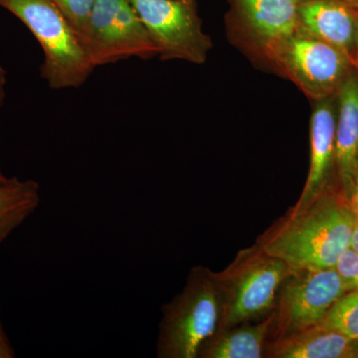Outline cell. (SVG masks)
Returning <instances> with one entry per match:
<instances>
[{
	"label": "cell",
	"mask_w": 358,
	"mask_h": 358,
	"mask_svg": "<svg viewBox=\"0 0 358 358\" xmlns=\"http://www.w3.org/2000/svg\"><path fill=\"white\" fill-rule=\"evenodd\" d=\"M355 220L341 188H334L293 212L289 220L268 235L263 254L287 264L292 272L334 268L352 244Z\"/></svg>",
	"instance_id": "1"
},
{
	"label": "cell",
	"mask_w": 358,
	"mask_h": 358,
	"mask_svg": "<svg viewBox=\"0 0 358 358\" xmlns=\"http://www.w3.org/2000/svg\"><path fill=\"white\" fill-rule=\"evenodd\" d=\"M0 7L17 17L38 41L44 54L40 76L49 88H78L89 79L95 68L81 37L52 0H0Z\"/></svg>",
	"instance_id": "2"
},
{
	"label": "cell",
	"mask_w": 358,
	"mask_h": 358,
	"mask_svg": "<svg viewBox=\"0 0 358 358\" xmlns=\"http://www.w3.org/2000/svg\"><path fill=\"white\" fill-rule=\"evenodd\" d=\"M219 303L208 274L195 270L183 293L164 308L157 355L169 358L199 357L217 326Z\"/></svg>",
	"instance_id": "3"
},
{
	"label": "cell",
	"mask_w": 358,
	"mask_h": 358,
	"mask_svg": "<svg viewBox=\"0 0 358 358\" xmlns=\"http://www.w3.org/2000/svg\"><path fill=\"white\" fill-rule=\"evenodd\" d=\"M231 43L257 67L270 71L275 52L296 32L301 0H227Z\"/></svg>",
	"instance_id": "4"
},
{
	"label": "cell",
	"mask_w": 358,
	"mask_h": 358,
	"mask_svg": "<svg viewBox=\"0 0 358 358\" xmlns=\"http://www.w3.org/2000/svg\"><path fill=\"white\" fill-rule=\"evenodd\" d=\"M355 70L352 56L298 31L279 47L270 68L293 82L312 102L336 95Z\"/></svg>",
	"instance_id": "5"
},
{
	"label": "cell",
	"mask_w": 358,
	"mask_h": 358,
	"mask_svg": "<svg viewBox=\"0 0 358 358\" xmlns=\"http://www.w3.org/2000/svg\"><path fill=\"white\" fill-rule=\"evenodd\" d=\"M80 37L95 69L126 59L147 60L157 56L129 0H95Z\"/></svg>",
	"instance_id": "6"
},
{
	"label": "cell",
	"mask_w": 358,
	"mask_h": 358,
	"mask_svg": "<svg viewBox=\"0 0 358 358\" xmlns=\"http://www.w3.org/2000/svg\"><path fill=\"white\" fill-rule=\"evenodd\" d=\"M162 60L206 62L212 40L202 29L197 1L129 0Z\"/></svg>",
	"instance_id": "7"
},
{
	"label": "cell",
	"mask_w": 358,
	"mask_h": 358,
	"mask_svg": "<svg viewBox=\"0 0 358 358\" xmlns=\"http://www.w3.org/2000/svg\"><path fill=\"white\" fill-rule=\"evenodd\" d=\"M281 300V326L286 336L317 324L348 289L334 268H303L292 272Z\"/></svg>",
	"instance_id": "8"
},
{
	"label": "cell",
	"mask_w": 358,
	"mask_h": 358,
	"mask_svg": "<svg viewBox=\"0 0 358 358\" xmlns=\"http://www.w3.org/2000/svg\"><path fill=\"white\" fill-rule=\"evenodd\" d=\"M312 103L310 169L305 188L293 212L301 210L320 195L339 187L336 154L338 94Z\"/></svg>",
	"instance_id": "9"
},
{
	"label": "cell",
	"mask_w": 358,
	"mask_h": 358,
	"mask_svg": "<svg viewBox=\"0 0 358 358\" xmlns=\"http://www.w3.org/2000/svg\"><path fill=\"white\" fill-rule=\"evenodd\" d=\"M289 266L263 254L250 263L233 284L227 306V322L237 324L265 312L274 303L280 285L289 275Z\"/></svg>",
	"instance_id": "10"
},
{
	"label": "cell",
	"mask_w": 358,
	"mask_h": 358,
	"mask_svg": "<svg viewBox=\"0 0 358 358\" xmlns=\"http://www.w3.org/2000/svg\"><path fill=\"white\" fill-rule=\"evenodd\" d=\"M296 31L355 53L358 14L343 0H301L296 11Z\"/></svg>",
	"instance_id": "11"
},
{
	"label": "cell",
	"mask_w": 358,
	"mask_h": 358,
	"mask_svg": "<svg viewBox=\"0 0 358 358\" xmlns=\"http://www.w3.org/2000/svg\"><path fill=\"white\" fill-rule=\"evenodd\" d=\"M336 173L341 192L350 196L358 169V73L352 74L338 92L336 128Z\"/></svg>",
	"instance_id": "12"
},
{
	"label": "cell",
	"mask_w": 358,
	"mask_h": 358,
	"mask_svg": "<svg viewBox=\"0 0 358 358\" xmlns=\"http://www.w3.org/2000/svg\"><path fill=\"white\" fill-rule=\"evenodd\" d=\"M274 355L282 358L358 357V341L338 331L313 327L278 341Z\"/></svg>",
	"instance_id": "13"
},
{
	"label": "cell",
	"mask_w": 358,
	"mask_h": 358,
	"mask_svg": "<svg viewBox=\"0 0 358 358\" xmlns=\"http://www.w3.org/2000/svg\"><path fill=\"white\" fill-rule=\"evenodd\" d=\"M40 202V186L35 180L11 178L0 183V244L36 211Z\"/></svg>",
	"instance_id": "14"
},
{
	"label": "cell",
	"mask_w": 358,
	"mask_h": 358,
	"mask_svg": "<svg viewBox=\"0 0 358 358\" xmlns=\"http://www.w3.org/2000/svg\"><path fill=\"white\" fill-rule=\"evenodd\" d=\"M272 319L253 327L238 329L204 348L203 357L212 358H259Z\"/></svg>",
	"instance_id": "15"
},
{
	"label": "cell",
	"mask_w": 358,
	"mask_h": 358,
	"mask_svg": "<svg viewBox=\"0 0 358 358\" xmlns=\"http://www.w3.org/2000/svg\"><path fill=\"white\" fill-rule=\"evenodd\" d=\"M315 327L338 331L358 341V289L339 298Z\"/></svg>",
	"instance_id": "16"
},
{
	"label": "cell",
	"mask_w": 358,
	"mask_h": 358,
	"mask_svg": "<svg viewBox=\"0 0 358 358\" xmlns=\"http://www.w3.org/2000/svg\"><path fill=\"white\" fill-rule=\"evenodd\" d=\"M52 1L60 9L61 13L64 14L79 35L81 34L95 3V0H52Z\"/></svg>",
	"instance_id": "17"
},
{
	"label": "cell",
	"mask_w": 358,
	"mask_h": 358,
	"mask_svg": "<svg viewBox=\"0 0 358 358\" xmlns=\"http://www.w3.org/2000/svg\"><path fill=\"white\" fill-rule=\"evenodd\" d=\"M334 268L345 282L348 292L358 289V254L352 247L339 257Z\"/></svg>",
	"instance_id": "18"
},
{
	"label": "cell",
	"mask_w": 358,
	"mask_h": 358,
	"mask_svg": "<svg viewBox=\"0 0 358 358\" xmlns=\"http://www.w3.org/2000/svg\"><path fill=\"white\" fill-rule=\"evenodd\" d=\"M14 357H15V352L9 343V339L2 327L1 320H0V358H13Z\"/></svg>",
	"instance_id": "19"
},
{
	"label": "cell",
	"mask_w": 358,
	"mask_h": 358,
	"mask_svg": "<svg viewBox=\"0 0 358 358\" xmlns=\"http://www.w3.org/2000/svg\"><path fill=\"white\" fill-rule=\"evenodd\" d=\"M348 201L353 213L358 218V169L355 176V180H353L352 190H350Z\"/></svg>",
	"instance_id": "20"
},
{
	"label": "cell",
	"mask_w": 358,
	"mask_h": 358,
	"mask_svg": "<svg viewBox=\"0 0 358 358\" xmlns=\"http://www.w3.org/2000/svg\"><path fill=\"white\" fill-rule=\"evenodd\" d=\"M6 71L0 65V108H1L2 103H3L4 98H6ZM6 176L2 173L1 169H0V183L6 182L7 180Z\"/></svg>",
	"instance_id": "21"
},
{
	"label": "cell",
	"mask_w": 358,
	"mask_h": 358,
	"mask_svg": "<svg viewBox=\"0 0 358 358\" xmlns=\"http://www.w3.org/2000/svg\"><path fill=\"white\" fill-rule=\"evenodd\" d=\"M350 247L358 254V218L355 220V227H353L352 244Z\"/></svg>",
	"instance_id": "22"
},
{
	"label": "cell",
	"mask_w": 358,
	"mask_h": 358,
	"mask_svg": "<svg viewBox=\"0 0 358 358\" xmlns=\"http://www.w3.org/2000/svg\"><path fill=\"white\" fill-rule=\"evenodd\" d=\"M353 64H355V70H357L358 73V31L357 41H355V53H353Z\"/></svg>",
	"instance_id": "23"
},
{
	"label": "cell",
	"mask_w": 358,
	"mask_h": 358,
	"mask_svg": "<svg viewBox=\"0 0 358 358\" xmlns=\"http://www.w3.org/2000/svg\"><path fill=\"white\" fill-rule=\"evenodd\" d=\"M343 1L358 14V0H343Z\"/></svg>",
	"instance_id": "24"
},
{
	"label": "cell",
	"mask_w": 358,
	"mask_h": 358,
	"mask_svg": "<svg viewBox=\"0 0 358 358\" xmlns=\"http://www.w3.org/2000/svg\"><path fill=\"white\" fill-rule=\"evenodd\" d=\"M185 1H196V0H185Z\"/></svg>",
	"instance_id": "25"
}]
</instances>
